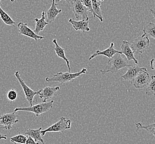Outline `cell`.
<instances>
[{
  "mask_svg": "<svg viewBox=\"0 0 155 144\" xmlns=\"http://www.w3.org/2000/svg\"><path fill=\"white\" fill-rule=\"evenodd\" d=\"M145 93L148 96H155V75L151 76V81L146 87Z\"/></svg>",
  "mask_w": 155,
  "mask_h": 144,
  "instance_id": "24",
  "label": "cell"
},
{
  "mask_svg": "<svg viewBox=\"0 0 155 144\" xmlns=\"http://www.w3.org/2000/svg\"><path fill=\"white\" fill-rule=\"evenodd\" d=\"M142 70H147V69L145 67H140L138 66L131 65L130 67H128L127 72L125 73V74L121 75V77L124 81H129L132 83L139 73Z\"/></svg>",
  "mask_w": 155,
  "mask_h": 144,
  "instance_id": "11",
  "label": "cell"
},
{
  "mask_svg": "<svg viewBox=\"0 0 155 144\" xmlns=\"http://www.w3.org/2000/svg\"><path fill=\"white\" fill-rule=\"evenodd\" d=\"M17 27L18 28L19 33L20 35L31 38L36 41H41L45 38L44 37L36 34L33 30L28 27L27 23H24L22 22H19Z\"/></svg>",
  "mask_w": 155,
  "mask_h": 144,
  "instance_id": "10",
  "label": "cell"
},
{
  "mask_svg": "<svg viewBox=\"0 0 155 144\" xmlns=\"http://www.w3.org/2000/svg\"><path fill=\"white\" fill-rule=\"evenodd\" d=\"M121 54L117 53L114 56L109 58L107 62V66L104 70H101L100 72L103 75L108 73L115 74L120 69L125 67H128L131 64H128L127 62L121 56Z\"/></svg>",
  "mask_w": 155,
  "mask_h": 144,
  "instance_id": "1",
  "label": "cell"
},
{
  "mask_svg": "<svg viewBox=\"0 0 155 144\" xmlns=\"http://www.w3.org/2000/svg\"><path fill=\"white\" fill-rule=\"evenodd\" d=\"M151 79V77L150 76L147 70H142L139 73L132 84L137 89H143L148 86Z\"/></svg>",
  "mask_w": 155,
  "mask_h": 144,
  "instance_id": "9",
  "label": "cell"
},
{
  "mask_svg": "<svg viewBox=\"0 0 155 144\" xmlns=\"http://www.w3.org/2000/svg\"><path fill=\"white\" fill-rule=\"evenodd\" d=\"M18 94L15 89H11V91H8L7 94V97L8 100L11 101H15L18 98Z\"/></svg>",
  "mask_w": 155,
  "mask_h": 144,
  "instance_id": "27",
  "label": "cell"
},
{
  "mask_svg": "<svg viewBox=\"0 0 155 144\" xmlns=\"http://www.w3.org/2000/svg\"><path fill=\"white\" fill-rule=\"evenodd\" d=\"M54 100H51L50 101L43 102L38 104L34 106L25 108H16L14 110V112H17L18 111H29L34 113L37 117L41 116L44 113H47L53 108Z\"/></svg>",
  "mask_w": 155,
  "mask_h": 144,
  "instance_id": "3",
  "label": "cell"
},
{
  "mask_svg": "<svg viewBox=\"0 0 155 144\" xmlns=\"http://www.w3.org/2000/svg\"><path fill=\"white\" fill-rule=\"evenodd\" d=\"M68 22L71 24L76 31L89 32L91 30L89 27V20L75 21L74 19H69Z\"/></svg>",
  "mask_w": 155,
  "mask_h": 144,
  "instance_id": "15",
  "label": "cell"
},
{
  "mask_svg": "<svg viewBox=\"0 0 155 144\" xmlns=\"http://www.w3.org/2000/svg\"><path fill=\"white\" fill-rule=\"evenodd\" d=\"M117 53H119L120 54H123L121 51H118L115 50L114 43L112 42L109 47L107 48L105 50H97L94 53H93L91 56L90 57L88 60H92L93 58H96V57L99 56H104L107 57L108 58H110Z\"/></svg>",
  "mask_w": 155,
  "mask_h": 144,
  "instance_id": "12",
  "label": "cell"
},
{
  "mask_svg": "<svg viewBox=\"0 0 155 144\" xmlns=\"http://www.w3.org/2000/svg\"><path fill=\"white\" fill-rule=\"evenodd\" d=\"M135 126L137 130H146V131L151 133L153 135L155 141V123L147 126H143L140 122H137L135 123Z\"/></svg>",
  "mask_w": 155,
  "mask_h": 144,
  "instance_id": "23",
  "label": "cell"
},
{
  "mask_svg": "<svg viewBox=\"0 0 155 144\" xmlns=\"http://www.w3.org/2000/svg\"><path fill=\"white\" fill-rule=\"evenodd\" d=\"M34 21L35 22V27L34 31L37 35H38L41 31H43L44 28H45V27L49 24V23L47 22V21L45 19V11L42 12L41 19L36 18L34 19Z\"/></svg>",
  "mask_w": 155,
  "mask_h": 144,
  "instance_id": "17",
  "label": "cell"
},
{
  "mask_svg": "<svg viewBox=\"0 0 155 144\" xmlns=\"http://www.w3.org/2000/svg\"><path fill=\"white\" fill-rule=\"evenodd\" d=\"M150 41L149 37L145 35L137 38L130 44L131 48L134 53L142 54L149 48Z\"/></svg>",
  "mask_w": 155,
  "mask_h": 144,
  "instance_id": "5",
  "label": "cell"
},
{
  "mask_svg": "<svg viewBox=\"0 0 155 144\" xmlns=\"http://www.w3.org/2000/svg\"><path fill=\"white\" fill-rule=\"evenodd\" d=\"M13 143H14V144H17V143H16V142H13Z\"/></svg>",
  "mask_w": 155,
  "mask_h": 144,
  "instance_id": "35",
  "label": "cell"
},
{
  "mask_svg": "<svg viewBox=\"0 0 155 144\" xmlns=\"http://www.w3.org/2000/svg\"><path fill=\"white\" fill-rule=\"evenodd\" d=\"M42 130V128L38 129H28L25 131V135L31 136L34 139L35 141L38 142H41V144H45L44 141L42 138V136L41 134V131Z\"/></svg>",
  "mask_w": 155,
  "mask_h": 144,
  "instance_id": "19",
  "label": "cell"
},
{
  "mask_svg": "<svg viewBox=\"0 0 155 144\" xmlns=\"http://www.w3.org/2000/svg\"><path fill=\"white\" fill-rule=\"evenodd\" d=\"M99 1H104V0H99Z\"/></svg>",
  "mask_w": 155,
  "mask_h": 144,
  "instance_id": "34",
  "label": "cell"
},
{
  "mask_svg": "<svg viewBox=\"0 0 155 144\" xmlns=\"http://www.w3.org/2000/svg\"><path fill=\"white\" fill-rule=\"evenodd\" d=\"M0 17L3 21V22L7 25L13 27L16 25V22L13 20L12 18L9 16V15L6 12L1 6H0Z\"/></svg>",
  "mask_w": 155,
  "mask_h": 144,
  "instance_id": "21",
  "label": "cell"
},
{
  "mask_svg": "<svg viewBox=\"0 0 155 144\" xmlns=\"http://www.w3.org/2000/svg\"><path fill=\"white\" fill-rule=\"evenodd\" d=\"M120 48H121V52L122 53L124 54L129 61L133 60L135 64H139V62L135 58L133 50L131 48L130 43L128 41H123Z\"/></svg>",
  "mask_w": 155,
  "mask_h": 144,
  "instance_id": "14",
  "label": "cell"
},
{
  "mask_svg": "<svg viewBox=\"0 0 155 144\" xmlns=\"http://www.w3.org/2000/svg\"><path fill=\"white\" fill-rule=\"evenodd\" d=\"M53 42V43L55 44V47L54 50H55L56 55L60 57V58H61V59L64 60L65 61L67 66H68V72H71V67L70 66V61L67 58V57H66L64 49L59 46L58 43V42H57V40L56 39H54Z\"/></svg>",
  "mask_w": 155,
  "mask_h": 144,
  "instance_id": "18",
  "label": "cell"
},
{
  "mask_svg": "<svg viewBox=\"0 0 155 144\" xmlns=\"http://www.w3.org/2000/svg\"><path fill=\"white\" fill-rule=\"evenodd\" d=\"M62 12L61 9H58L56 6L55 0H52V3L49 9L48 10L47 12V22L49 23L53 22L56 19V17L59 13Z\"/></svg>",
  "mask_w": 155,
  "mask_h": 144,
  "instance_id": "16",
  "label": "cell"
},
{
  "mask_svg": "<svg viewBox=\"0 0 155 144\" xmlns=\"http://www.w3.org/2000/svg\"><path fill=\"white\" fill-rule=\"evenodd\" d=\"M10 1H11V2H14L15 1V0H10Z\"/></svg>",
  "mask_w": 155,
  "mask_h": 144,
  "instance_id": "33",
  "label": "cell"
},
{
  "mask_svg": "<svg viewBox=\"0 0 155 144\" xmlns=\"http://www.w3.org/2000/svg\"><path fill=\"white\" fill-rule=\"evenodd\" d=\"M81 1H82V3L84 4V6L87 8V9L88 10V11L93 15V17L94 18H96V17L98 18V16L96 14L94 11L93 10L92 0H81Z\"/></svg>",
  "mask_w": 155,
  "mask_h": 144,
  "instance_id": "26",
  "label": "cell"
},
{
  "mask_svg": "<svg viewBox=\"0 0 155 144\" xmlns=\"http://www.w3.org/2000/svg\"><path fill=\"white\" fill-rule=\"evenodd\" d=\"M93 9L96 13L98 18L99 19L101 23L103 22V17L102 14V10L101 9V4L99 2V0H92Z\"/></svg>",
  "mask_w": 155,
  "mask_h": 144,
  "instance_id": "22",
  "label": "cell"
},
{
  "mask_svg": "<svg viewBox=\"0 0 155 144\" xmlns=\"http://www.w3.org/2000/svg\"><path fill=\"white\" fill-rule=\"evenodd\" d=\"M150 9V11L152 13V15L153 16V17H154V19H155V10L151 9Z\"/></svg>",
  "mask_w": 155,
  "mask_h": 144,
  "instance_id": "32",
  "label": "cell"
},
{
  "mask_svg": "<svg viewBox=\"0 0 155 144\" xmlns=\"http://www.w3.org/2000/svg\"><path fill=\"white\" fill-rule=\"evenodd\" d=\"M18 115L15 112L0 115V128L5 130H11L16 123L19 122Z\"/></svg>",
  "mask_w": 155,
  "mask_h": 144,
  "instance_id": "8",
  "label": "cell"
},
{
  "mask_svg": "<svg viewBox=\"0 0 155 144\" xmlns=\"http://www.w3.org/2000/svg\"><path fill=\"white\" fill-rule=\"evenodd\" d=\"M87 70L86 68H83L80 71L71 73L70 72H58L56 74L53 75L51 77H47L45 78V81L47 82H58L61 84H64L68 82L74 81L75 79L77 78L82 74L87 73Z\"/></svg>",
  "mask_w": 155,
  "mask_h": 144,
  "instance_id": "2",
  "label": "cell"
},
{
  "mask_svg": "<svg viewBox=\"0 0 155 144\" xmlns=\"http://www.w3.org/2000/svg\"><path fill=\"white\" fill-rule=\"evenodd\" d=\"M15 75L16 78L17 79L21 86L22 87L26 99L30 104L31 107L33 106V102L34 100V97L36 95H38V94L41 92V89L38 91H33L31 88H29L28 85L25 84L24 80L22 78L21 76L20 75V72L19 71H16L15 73Z\"/></svg>",
  "mask_w": 155,
  "mask_h": 144,
  "instance_id": "7",
  "label": "cell"
},
{
  "mask_svg": "<svg viewBox=\"0 0 155 144\" xmlns=\"http://www.w3.org/2000/svg\"><path fill=\"white\" fill-rule=\"evenodd\" d=\"M1 0H0V5H1Z\"/></svg>",
  "mask_w": 155,
  "mask_h": 144,
  "instance_id": "36",
  "label": "cell"
},
{
  "mask_svg": "<svg viewBox=\"0 0 155 144\" xmlns=\"http://www.w3.org/2000/svg\"><path fill=\"white\" fill-rule=\"evenodd\" d=\"M25 144H39L38 142H36L33 138L28 136L27 141L25 142Z\"/></svg>",
  "mask_w": 155,
  "mask_h": 144,
  "instance_id": "28",
  "label": "cell"
},
{
  "mask_svg": "<svg viewBox=\"0 0 155 144\" xmlns=\"http://www.w3.org/2000/svg\"><path fill=\"white\" fill-rule=\"evenodd\" d=\"M143 32L148 37L153 38L155 40V23L151 22L147 23L143 27Z\"/></svg>",
  "mask_w": 155,
  "mask_h": 144,
  "instance_id": "20",
  "label": "cell"
},
{
  "mask_svg": "<svg viewBox=\"0 0 155 144\" xmlns=\"http://www.w3.org/2000/svg\"><path fill=\"white\" fill-rule=\"evenodd\" d=\"M150 68L155 71V57L150 60Z\"/></svg>",
  "mask_w": 155,
  "mask_h": 144,
  "instance_id": "29",
  "label": "cell"
},
{
  "mask_svg": "<svg viewBox=\"0 0 155 144\" xmlns=\"http://www.w3.org/2000/svg\"><path fill=\"white\" fill-rule=\"evenodd\" d=\"M76 19H81V20H89L88 13L87 8L84 6L81 0H74L70 6Z\"/></svg>",
  "mask_w": 155,
  "mask_h": 144,
  "instance_id": "6",
  "label": "cell"
},
{
  "mask_svg": "<svg viewBox=\"0 0 155 144\" xmlns=\"http://www.w3.org/2000/svg\"><path fill=\"white\" fill-rule=\"evenodd\" d=\"M7 135H3L1 132L0 131V140H2V139L7 140Z\"/></svg>",
  "mask_w": 155,
  "mask_h": 144,
  "instance_id": "31",
  "label": "cell"
},
{
  "mask_svg": "<svg viewBox=\"0 0 155 144\" xmlns=\"http://www.w3.org/2000/svg\"><path fill=\"white\" fill-rule=\"evenodd\" d=\"M61 1H62V0H55L56 2H59ZM64 1H65L69 5V6H70L71 4L74 1V0H64Z\"/></svg>",
  "mask_w": 155,
  "mask_h": 144,
  "instance_id": "30",
  "label": "cell"
},
{
  "mask_svg": "<svg viewBox=\"0 0 155 144\" xmlns=\"http://www.w3.org/2000/svg\"><path fill=\"white\" fill-rule=\"evenodd\" d=\"M60 87L56 86L54 87H46L41 89V92L38 94L39 98L43 99V102H47V100L50 99L56 96V92L60 91Z\"/></svg>",
  "mask_w": 155,
  "mask_h": 144,
  "instance_id": "13",
  "label": "cell"
},
{
  "mask_svg": "<svg viewBox=\"0 0 155 144\" xmlns=\"http://www.w3.org/2000/svg\"><path fill=\"white\" fill-rule=\"evenodd\" d=\"M71 127V120L66 117H61L59 121L53 125L48 127L44 130L41 131V134L42 136H45L47 132H63L66 130L70 129Z\"/></svg>",
  "mask_w": 155,
  "mask_h": 144,
  "instance_id": "4",
  "label": "cell"
},
{
  "mask_svg": "<svg viewBox=\"0 0 155 144\" xmlns=\"http://www.w3.org/2000/svg\"><path fill=\"white\" fill-rule=\"evenodd\" d=\"M27 138L26 136L22 134H18L15 136H13L10 139V140L12 142H16L17 144H25Z\"/></svg>",
  "mask_w": 155,
  "mask_h": 144,
  "instance_id": "25",
  "label": "cell"
}]
</instances>
